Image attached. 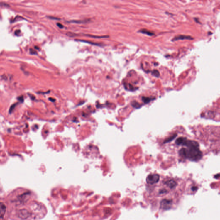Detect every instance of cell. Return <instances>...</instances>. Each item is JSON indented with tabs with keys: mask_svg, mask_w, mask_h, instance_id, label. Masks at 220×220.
<instances>
[{
	"mask_svg": "<svg viewBox=\"0 0 220 220\" xmlns=\"http://www.w3.org/2000/svg\"><path fill=\"white\" fill-rule=\"evenodd\" d=\"M160 176L157 174H151L149 175L146 178L147 183L149 185H153L157 184L160 181Z\"/></svg>",
	"mask_w": 220,
	"mask_h": 220,
	"instance_id": "3957f363",
	"label": "cell"
},
{
	"mask_svg": "<svg viewBox=\"0 0 220 220\" xmlns=\"http://www.w3.org/2000/svg\"><path fill=\"white\" fill-rule=\"evenodd\" d=\"M131 104L134 108H136V109H138L141 107V104H139L138 102L136 101H132Z\"/></svg>",
	"mask_w": 220,
	"mask_h": 220,
	"instance_id": "8fae6325",
	"label": "cell"
},
{
	"mask_svg": "<svg viewBox=\"0 0 220 220\" xmlns=\"http://www.w3.org/2000/svg\"><path fill=\"white\" fill-rule=\"evenodd\" d=\"M57 26H58L60 28H63V26L60 23H57Z\"/></svg>",
	"mask_w": 220,
	"mask_h": 220,
	"instance_id": "9a60e30c",
	"label": "cell"
},
{
	"mask_svg": "<svg viewBox=\"0 0 220 220\" xmlns=\"http://www.w3.org/2000/svg\"><path fill=\"white\" fill-rule=\"evenodd\" d=\"M76 40L80 41V42H84V43H90V44H93V45H96V46H101V44H99V43H92V42H89V41H87V40Z\"/></svg>",
	"mask_w": 220,
	"mask_h": 220,
	"instance_id": "7c38bea8",
	"label": "cell"
},
{
	"mask_svg": "<svg viewBox=\"0 0 220 220\" xmlns=\"http://www.w3.org/2000/svg\"><path fill=\"white\" fill-rule=\"evenodd\" d=\"M151 74L153 75L156 77H158L160 76V72L158 70H154L151 72Z\"/></svg>",
	"mask_w": 220,
	"mask_h": 220,
	"instance_id": "4fadbf2b",
	"label": "cell"
},
{
	"mask_svg": "<svg viewBox=\"0 0 220 220\" xmlns=\"http://www.w3.org/2000/svg\"><path fill=\"white\" fill-rule=\"evenodd\" d=\"M164 186L154 191V197L160 199V208L163 210H169L175 204V199L178 191L176 189L178 183L174 179L163 181Z\"/></svg>",
	"mask_w": 220,
	"mask_h": 220,
	"instance_id": "6da1fadb",
	"label": "cell"
},
{
	"mask_svg": "<svg viewBox=\"0 0 220 220\" xmlns=\"http://www.w3.org/2000/svg\"><path fill=\"white\" fill-rule=\"evenodd\" d=\"M138 32L142 33L143 34H145V35H148L150 36H151L155 35V34L153 32L145 29H141V30H139Z\"/></svg>",
	"mask_w": 220,
	"mask_h": 220,
	"instance_id": "8992f818",
	"label": "cell"
},
{
	"mask_svg": "<svg viewBox=\"0 0 220 220\" xmlns=\"http://www.w3.org/2000/svg\"><path fill=\"white\" fill-rule=\"evenodd\" d=\"M177 134H174L172 136L166 139L165 141H164V143H167L168 142H170V141H172V140H173L176 136H177Z\"/></svg>",
	"mask_w": 220,
	"mask_h": 220,
	"instance_id": "9c48e42d",
	"label": "cell"
},
{
	"mask_svg": "<svg viewBox=\"0 0 220 220\" xmlns=\"http://www.w3.org/2000/svg\"><path fill=\"white\" fill-rule=\"evenodd\" d=\"M142 99V101L145 103V104H148V103L150 102L151 101H153V100L155 99V98H151V97H142L141 98Z\"/></svg>",
	"mask_w": 220,
	"mask_h": 220,
	"instance_id": "52a82bcc",
	"label": "cell"
},
{
	"mask_svg": "<svg viewBox=\"0 0 220 220\" xmlns=\"http://www.w3.org/2000/svg\"><path fill=\"white\" fill-rule=\"evenodd\" d=\"M49 18H51V19H60V18H55L54 17H49Z\"/></svg>",
	"mask_w": 220,
	"mask_h": 220,
	"instance_id": "ac0fdd59",
	"label": "cell"
},
{
	"mask_svg": "<svg viewBox=\"0 0 220 220\" xmlns=\"http://www.w3.org/2000/svg\"><path fill=\"white\" fill-rule=\"evenodd\" d=\"M30 53H31V54H37V53L34 50H33V49H30Z\"/></svg>",
	"mask_w": 220,
	"mask_h": 220,
	"instance_id": "5bb4252c",
	"label": "cell"
},
{
	"mask_svg": "<svg viewBox=\"0 0 220 220\" xmlns=\"http://www.w3.org/2000/svg\"><path fill=\"white\" fill-rule=\"evenodd\" d=\"M179 155L191 161L197 162L202 159V153L199 147L182 148L180 150Z\"/></svg>",
	"mask_w": 220,
	"mask_h": 220,
	"instance_id": "7a4b0ae2",
	"label": "cell"
},
{
	"mask_svg": "<svg viewBox=\"0 0 220 220\" xmlns=\"http://www.w3.org/2000/svg\"><path fill=\"white\" fill-rule=\"evenodd\" d=\"M87 22V20H71L69 21L68 23H75L80 24L84 23Z\"/></svg>",
	"mask_w": 220,
	"mask_h": 220,
	"instance_id": "ba28073f",
	"label": "cell"
},
{
	"mask_svg": "<svg viewBox=\"0 0 220 220\" xmlns=\"http://www.w3.org/2000/svg\"><path fill=\"white\" fill-rule=\"evenodd\" d=\"M6 207L2 202H0V218H3L5 214Z\"/></svg>",
	"mask_w": 220,
	"mask_h": 220,
	"instance_id": "5b68a950",
	"label": "cell"
},
{
	"mask_svg": "<svg viewBox=\"0 0 220 220\" xmlns=\"http://www.w3.org/2000/svg\"><path fill=\"white\" fill-rule=\"evenodd\" d=\"M20 30H16V31L15 32V34L16 35H19V33H20Z\"/></svg>",
	"mask_w": 220,
	"mask_h": 220,
	"instance_id": "2e32d148",
	"label": "cell"
},
{
	"mask_svg": "<svg viewBox=\"0 0 220 220\" xmlns=\"http://www.w3.org/2000/svg\"><path fill=\"white\" fill-rule=\"evenodd\" d=\"M49 99L51 101H55V99H52V98H50V99Z\"/></svg>",
	"mask_w": 220,
	"mask_h": 220,
	"instance_id": "d6986e66",
	"label": "cell"
},
{
	"mask_svg": "<svg viewBox=\"0 0 220 220\" xmlns=\"http://www.w3.org/2000/svg\"><path fill=\"white\" fill-rule=\"evenodd\" d=\"M18 99L19 100L23 101V97H20L18 98Z\"/></svg>",
	"mask_w": 220,
	"mask_h": 220,
	"instance_id": "e0dca14e",
	"label": "cell"
},
{
	"mask_svg": "<svg viewBox=\"0 0 220 220\" xmlns=\"http://www.w3.org/2000/svg\"><path fill=\"white\" fill-rule=\"evenodd\" d=\"M194 19H195V20L196 22H197V23H199V22L198 21V20L197 18H195Z\"/></svg>",
	"mask_w": 220,
	"mask_h": 220,
	"instance_id": "ffe728a7",
	"label": "cell"
},
{
	"mask_svg": "<svg viewBox=\"0 0 220 220\" xmlns=\"http://www.w3.org/2000/svg\"><path fill=\"white\" fill-rule=\"evenodd\" d=\"M85 36L92 37V38H109L108 36H98L92 35H85Z\"/></svg>",
	"mask_w": 220,
	"mask_h": 220,
	"instance_id": "30bf717a",
	"label": "cell"
},
{
	"mask_svg": "<svg viewBox=\"0 0 220 220\" xmlns=\"http://www.w3.org/2000/svg\"><path fill=\"white\" fill-rule=\"evenodd\" d=\"M193 39H194V38L193 37L190 36L179 35H177V36L174 37L172 40V41H175L178 40H192Z\"/></svg>",
	"mask_w": 220,
	"mask_h": 220,
	"instance_id": "277c9868",
	"label": "cell"
}]
</instances>
